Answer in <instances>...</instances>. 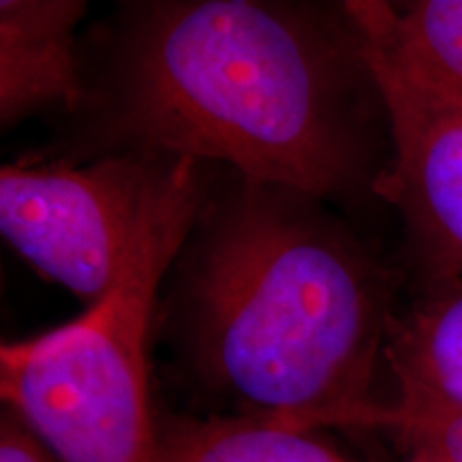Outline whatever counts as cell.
<instances>
[{
    "label": "cell",
    "instance_id": "6da1fadb",
    "mask_svg": "<svg viewBox=\"0 0 462 462\" xmlns=\"http://www.w3.org/2000/svg\"><path fill=\"white\" fill-rule=\"evenodd\" d=\"M257 0L150 5L120 54L116 126L165 157L234 165L246 184L330 198L362 173L354 50Z\"/></svg>",
    "mask_w": 462,
    "mask_h": 462
},
{
    "label": "cell",
    "instance_id": "7a4b0ae2",
    "mask_svg": "<svg viewBox=\"0 0 462 462\" xmlns=\"http://www.w3.org/2000/svg\"><path fill=\"white\" fill-rule=\"evenodd\" d=\"M189 281L199 373L245 415L362 426L392 315L381 270L315 198L246 184L206 229Z\"/></svg>",
    "mask_w": 462,
    "mask_h": 462
},
{
    "label": "cell",
    "instance_id": "3957f363",
    "mask_svg": "<svg viewBox=\"0 0 462 462\" xmlns=\"http://www.w3.org/2000/svg\"><path fill=\"white\" fill-rule=\"evenodd\" d=\"M199 206L198 161L170 157L107 296L56 330L0 349L7 411L56 462H157L148 326Z\"/></svg>",
    "mask_w": 462,
    "mask_h": 462
},
{
    "label": "cell",
    "instance_id": "277c9868",
    "mask_svg": "<svg viewBox=\"0 0 462 462\" xmlns=\"http://www.w3.org/2000/svg\"><path fill=\"white\" fill-rule=\"evenodd\" d=\"M167 159L146 152L106 157L84 167H3V236L39 273L90 306L97 304L123 270L137 221Z\"/></svg>",
    "mask_w": 462,
    "mask_h": 462
},
{
    "label": "cell",
    "instance_id": "5b68a950",
    "mask_svg": "<svg viewBox=\"0 0 462 462\" xmlns=\"http://www.w3.org/2000/svg\"><path fill=\"white\" fill-rule=\"evenodd\" d=\"M357 37L394 143L377 187L402 212L437 281L462 279V106Z\"/></svg>",
    "mask_w": 462,
    "mask_h": 462
},
{
    "label": "cell",
    "instance_id": "8992f818",
    "mask_svg": "<svg viewBox=\"0 0 462 462\" xmlns=\"http://www.w3.org/2000/svg\"><path fill=\"white\" fill-rule=\"evenodd\" d=\"M86 14L78 0L0 3V125L50 107L75 109L86 88L75 56V28Z\"/></svg>",
    "mask_w": 462,
    "mask_h": 462
},
{
    "label": "cell",
    "instance_id": "52a82bcc",
    "mask_svg": "<svg viewBox=\"0 0 462 462\" xmlns=\"http://www.w3.org/2000/svg\"><path fill=\"white\" fill-rule=\"evenodd\" d=\"M398 398L462 411V279H439L404 317H392L388 345Z\"/></svg>",
    "mask_w": 462,
    "mask_h": 462
},
{
    "label": "cell",
    "instance_id": "ba28073f",
    "mask_svg": "<svg viewBox=\"0 0 462 462\" xmlns=\"http://www.w3.org/2000/svg\"><path fill=\"white\" fill-rule=\"evenodd\" d=\"M351 24L421 84L462 106V0L346 5Z\"/></svg>",
    "mask_w": 462,
    "mask_h": 462
},
{
    "label": "cell",
    "instance_id": "9c48e42d",
    "mask_svg": "<svg viewBox=\"0 0 462 462\" xmlns=\"http://www.w3.org/2000/svg\"><path fill=\"white\" fill-rule=\"evenodd\" d=\"M159 462H351L310 430L253 415L159 421Z\"/></svg>",
    "mask_w": 462,
    "mask_h": 462
},
{
    "label": "cell",
    "instance_id": "30bf717a",
    "mask_svg": "<svg viewBox=\"0 0 462 462\" xmlns=\"http://www.w3.org/2000/svg\"><path fill=\"white\" fill-rule=\"evenodd\" d=\"M366 429H388L415 462H462V411L396 398L374 409Z\"/></svg>",
    "mask_w": 462,
    "mask_h": 462
},
{
    "label": "cell",
    "instance_id": "8fae6325",
    "mask_svg": "<svg viewBox=\"0 0 462 462\" xmlns=\"http://www.w3.org/2000/svg\"><path fill=\"white\" fill-rule=\"evenodd\" d=\"M0 462H56L11 411L0 421Z\"/></svg>",
    "mask_w": 462,
    "mask_h": 462
},
{
    "label": "cell",
    "instance_id": "7c38bea8",
    "mask_svg": "<svg viewBox=\"0 0 462 462\" xmlns=\"http://www.w3.org/2000/svg\"><path fill=\"white\" fill-rule=\"evenodd\" d=\"M404 462H415V460H411V458H407V460H404Z\"/></svg>",
    "mask_w": 462,
    "mask_h": 462
}]
</instances>
